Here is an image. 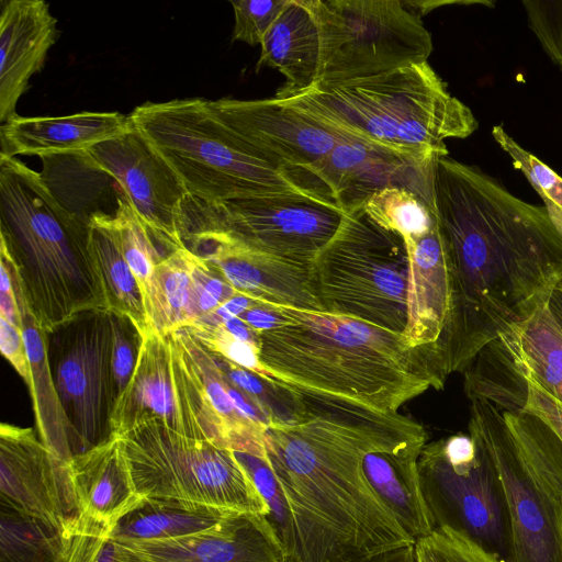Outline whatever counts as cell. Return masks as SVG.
I'll list each match as a JSON object with an SVG mask.
<instances>
[{
  "label": "cell",
  "instance_id": "6da1fadb",
  "mask_svg": "<svg viewBox=\"0 0 562 562\" xmlns=\"http://www.w3.org/2000/svg\"><path fill=\"white\" fill-rule=\"evenodd\" d=\"M432 206L450 278V307L438 344L447 378L548 304L562 282V235L544 206L525 202L476 166L439 156Z\"/></svg>",
  "mask_w": 562,
  "mask_h": 562
},
{
  "label": "cell",
  "instance_id": "7a4b0ae2",
  "mask_svg": "<svg viewBox=\"0 0 562 562\" xmlns=\"http://www.w3.org/2000/svg\"><path fill=\"white\" fill-rule=\"evenodd\" d=\"M295 389L306 420L268 428L265 442L293 517L290 562H368L415 544L369 483L363 458L376 448L427 440L425 428L398 412Z\"/></svg>",
  "mask_w": 562,
  "mask_h": 562
},
{
  "label": "cell",
  "instance_id": "3957f363",
  "mask_svg": "<svg viewBox=\"0 0 562 562\" xmlns=\"http://www.w3.org/2000/svg\"><path fill=\"white\" fill-rule=\"evenodd\" d=\"M281 308L290 322L259 335L260 362L281 382L386 413L445 384L431 356L401 334L347 316Z\"/></svg>",
  "mask_w": 562,
  "mask_h": 562
},
{
  "label": "cell",
  "instance_id": "277c9868",
  "mask_svg": "<svg viewBox=\"0 0 562 562\" xmlns=\"http://www.w3.org/2000/svg\"><path fill=\"white\" fill-rule=\"evenodd\" d=\"M0 239L45 333L83 311L106 308L89 250V225L58 203L40 172L3 155Z\"/></svg>",
  "mask_w": 562,
  "mask_h": 562
},
{
  "label": "cell",
  "instance_id": "5b68a950",
  "mask_svg": "<svg viewBox=\"0 0 562 562\" xmlns=\"http://www.w3.org/2000/svg\"><path fill=\"white\" fill-rule=\"evenodd\" d=\"M278 100L338 133L423 160L448 155L447 138H465L479 127L471 109L449 92L428 61L317 83Z\"/></svg>",
  "mask_w": 562,
  "mask_h": 562
},
{
  "label": "cell",
  "instance_id": "8992f818",
  "mask_svg": "<svg viewBox=\"0 0 562 562\" xmlns=\"http://www.w3.org/2000/svg\"><path fill=\"white\" fill-rule=\"evenodd\" d=\"M469 427L497 470L512 529L510 562H562V440L539 416L471 401Z\"/></svg>",
  "mask_w": 562,
  "mask_h": 562
},
{
  "label": "cell",
  "instance_id": "52a82bcc",
  "mask_svg": "<svg viewBox=\"0 0 562 562\" xmlns=\"http://www.w3.org/2000/svg\"><path fill=\"white\" fill-rule=\"evenodd\" d=\"M128 117L196 200L216 203L303 190L225 125L206 99L145 102Z\"/></svg>",
  "mask_w": 562,
  "mask_h": 562
},
{
  "label": "cell",
  "instance_id": "ba28073f",
  "mask_svg": "<svg viewBox=\"0 0 562 562\" xmlns=\"http://www.w3.org/2000/svg\"><path fill=\"white\" fill-rule=\"evenodd\" d=\"M312 271L326 313L404 334L409 257L401 234L381 227L362 209L346 214Z\"/></svg>",
  "mask_w": 562,
  "mask_h": 562
},
{
  "label": "cell",
  "instance_id": "9c48e42d",
  "mask_svg": "<svg viewBox=\"0 0 562 562\" xmlns=\"http://www.w3.org/2000/svg\"><path fill=\"white\" fill-rule=\"evenodd\" d=\"M116 437L142 498H175L268 518L267 504L234 451L157 418Z\"/></svg>",
  "mask_w": 562,
  "mask_h": 562
},
{
  "label": "cell",
  "instance_id": "30bf717a",
  "mask_svg": "<svg viewBox=\"0 0 562 562\" xmlns=\"http://www.w3.org/2000/svg\"><path fill=\"white\" fill-rule=\"evenodd\" d=\"M305 2L319 32L317 83L347 82L385 74L425 63L432 52L431 35L416 1Z\"/></svg>",
  "mask_w": 562,
  "mask_h": 562
},
{
  "label": "cell",
  "instance_id": "8fae6325",
  "mask_svg": "<svg viewBox=\"0 0 562 562\" xmlns=\"http://www.w3.org/2000/svg\"><path fill=\"white\" fill-rule=\"evenodd\" d=\"M426 443L418 458L422 495L432 529L458 531L510 562L512 529L503 486L479 434L468 427Z\"/></svg>",
  "mask_w": 562,
  "mask_h": 562
},
{
  "label": "cell",
  "instance_id": "7c38bea8",
  "mask_svg": "<svg viewBox=\"0 0 562 562\" xmlns=\"http://www.w3.org/2000/svg\"><path fill=\"white\" fill-rule=\"evenodd\" d=\"M345 214L331 201L303 190L205 203L188 196L182 237L223 234L238 245L274 258L312 265Z\"/></svg>",
  "mask_w": 562,
  "mask_h": 562
},
{
  "label": "cell",
  "instance_id": "4fadbf2b",
  "mask_svg": "<svg viewBox=\"0 0 562 562\" xmlns=\"http://www.w3.org/2000/svg\"><path fill=\"white\" fill-rule=\"evenodd\" d=\"M46 340L54 385L81 454L113 437L111 416L119 393L111 366L110 311H83L46 333Z\"/></svg>",
  "mask_w": 562,
  "mask_h": 562
},
{
  "label": "cell",
  "instance_id": "5bb4252c",
  "mask_svg": "<svg viewBox=\"0 0 562 562\" xmlns=\"http://www.w3.org/2000/svg\"><path fill=\"white\" fill-rule=\"evenodd\" d=\"M436 158L417 159L346 137L325 158L301 170L296 182L305 191L334 202L345 215L362 209L373 194L391 187L407 189L432 205Z\"/></svg>",
  "mask_w": 562,
  "mask_h": 562
},
{
  "label": "cell",
  "instance_id": "9a60e30c",
  "mask_svg": "<svg viewBox=\"0 0 562 562\" xmlns=\"http://www.w3.org/2000/svg\"><path fill=\"white\" fill-rule=\"evenodd\" d=\"M0 502L71 536L80 518L69 462L32 428L0 426Z\"/></svg>",
  "mask_w": 562,
  "mask_h": 562
},
{
  "label": "cell",
  "instance_id": "2e32d148",
  "mask_svg": "<svg viewBox=\"0 0 562 562\" xmlns=\"http://www.w3.org/2000/svg\"><path fill=\"white\" fill-rule=\"evenodd\" d=\"M121 186L153 237L169 254L184 248L182 213L189 196L171 167L134 128L87 150Z\"/></svg>",
  "mask_w": 562,
  "mask_h": 562
},
{
  "label": "cell",
  "instance_id": "e0dca14e",
  "mask_svg": "<svg viewBox=\"0 0 562 562\" xmlns=\"http://www.w3.org/2000/svg\"><path fill=\"white\" fill-rule=\"evenodd\" d=\"M209 106L254 151L296 184L301 170L325 158L344 138L351 137L276 98H221L209 100Z\"/></svg>",
  "mask_w": 562,
  "mask_h": 562
},
{
  "label": "cell",
  "instance_id": "ac0fdd59",
  "mask_svg": "<svg viewBox=\"0 0 562 562\" xmlns=\"http://www.w3.org/2000/svg\"><path fill=\"white\" fill-rule=\"evenodd\" d=\"M169 335L176 384L194 434L222 448L266 458L267 430L238 411L213 353L187 328Z\"/></svg>",
  "mask_w": 562,
  "mask_h": 562
},
{
  "label": "cell",
  "instance_id": "d6986e66",
  "mask_svg": "<svg viewBox=\"0 0 562 562\" xmlns=\"http://www.w3.org/2000/svg\"><path fill=\"white\" fill-rule=\"evenodd\" d=\"M186 247L217 269L240 294L258 302L302 311L325 312L312 265L245 248L223 234H200Z\"/></svg>",
  "mask_w": 562,
  "mask_h": 562
},
{
  "label": "cell",
  "instance_id": "ffe728a7",
  "mask_svg": "<svg viewBox=\"0 0 562 562\" xmlns=\"http://www.w3.org/2000/svg\"><path fill=\"white\" fill-rule=\"evenodd\" d=\"M119 542L124 562H289L271 522L252 513L231 512L214 527L186 537Z\"/></svg>",
  "mask_w": 562,
  "mask_h": 562
},
{
  "label": "cell",
  "instance_id": "44dd1931",
  "mask_svg": "<svg viewBox=\"0 0 562 562\" xmlns=\"http://www.w3.org/2000/svg\"><path fill=\"white\" fill-rule=\"evenodd\" d=\"M59 35L44 0L2 1L0 13V122L16 119L19 99L45 65Z\"/></svg>",
  "mask_w": 562,
  "mask_h": 562
},
{
  "label": "cell",
  "instance_id": "7402d4cb",
  "mask_svg": "<svg viewBox=\"0 0 562 562\" xmlns=\"http://www.w3.org/2000/svg\"><path fill=\"white\" fill-rule=\"evenodd\" d=\"M142 336L137 364L111 416L113 436L126 432L144 419L157 418L178 432L198 437L176 384L170 335L148 329Z\"/></svg>",
  "mask_w": 562,
  "mask_h": 562
},
{
  "label": "cell",
  "instance_id": "603a6c76",
  "mask_svg": "<svg viewBox=\"0 0 562 562\" xmlns=\"http://www.w3.org/2000/svg\"><path fill=\"white\" fill-rule=\"evenodd\" d=\"M404 239L409 257V277L408 321L403 336L412 348L427 351L443 376L438 360V344L449 314L450 278L437 221L426 233Z\"/></svg>",
  "mask_w": 562,
  "mask_h": 562
},
{
  "label": "cell",
  "instance_id": "cb8c5ba5",
  "mask_svg": "<svg viewBox=\"0 0 562 562\" xmlns=\"http://www.w3.org/2000/svg\"><path fill=\"white\" fill-rule=\"evenodd\" d=\"M133 127L120 112H79L65 116L16 119L0 127V155H37L86 151L119 137Z\"/></svg>",
  "mask_w": 562,
  "mask_h": 562
},
{
  "label": "cell",
  "instance_id": "d4e9b609",
  "mask_svg": "<svg viewBox=\"0 0 562 562\" xmlns=\"http://www.w3.org/2000/svg\"><path fill=\"white\" fill-rule=\"evenodd\" d=\"M0 256L9 266L20 312V325L31 370V382L27 386L33 403L38 438L58 458L69 462L78 456V450L71 426L54 385L47 353L46 333L38 324L29 304L18 268L2 239H0Z\"/></svg>",
  "mask_w": 562,
  "mask_h": 562
},
{
  "label": "cell",
  "instance_id": "484cf974",
  "mask_svg": "<svg viewBox=\"0 0 562 562\" xmlns=\"http://www.w3.org/2000/svg\"><path fill=\"white\" fill-rule=\"evenodd\" d=\"M260 46L256 70L271 67L285 78L274 98L300 94L318 82L319 32L305 0L288 1Z\"/></svg>",
  "mask_w": 562,
  "mask_h": 562
},
{
  "label": "cell",
  "instance_id": "4316f807",
  "mask_svg": "<svg viewBox=\"0 0 562 562\" xmlns=\"http://www.w3.org/2000/svg\"><path fill=\"white\" fill-rule=\"evenodd\" d=\"M427 440L407 441L369 451L364 474L385 506L415 543L434 529L422 495L418 458Z\"/></svg>",
  "mask_w": 562,
  "mask_h": 562
},
{
  "label": "cell",
  "instance_id": "83f0119b",
  "mask_svg": "<svg viewBox=\"0 0 562 562\" xmlns=\"http://www.w3.org/2000/svg\"><path fill=\"white\" fill-rule=\"evenodd\" d=\"M69 465L85 516L113 528L142 499L116 436L76 456Z\"/></svg>",
  "mask_w": 562,
  "mask_h": 562
},
{
  "label": "cell",
  "instance_id": "f1b7e54d",
  "mask_svg": "<svg viewBox=\"0 0 562 562\" xmlns=\"http://www.w3.org/2000/svg\"><path fill=\"white\" fill-rule=\"evenodd\" d=\"M41 160L40 173L47 189L86 225L95 215L114 217L120 203L127 201L120 183L87 150L46 155Z\"/></svg>",
  "mask_w": 562,
  "mask_h": 562
},
{
  "label": "cell",
  "instance_id": "f546056e",
  "mask_svg": "<svg viewBox=\"0 0 562 562\" xmlns=\"http://www.w3.org/2000/svg\"><path fill=\"white\" fill-rule=\"evenodd\" d=\"M498 337L527 383L562 403V329L548 304Z\"/></svg>",
  "mask_w": 562,
  "mask_h": 562
},
{
  "label": "cell",
  "instance_id": "4dcf8cb0",
  "mask_svg": "<svg viewBox=\"0 0 562 562\" xmlns=\"http://www.w3.org/2000/svg\"><path fill=\"white\" fill-rule=\"evenodd\" d=\"M232 510L175 498L143 497L113 526L119 541L167 540L207 530Z\"/></svg>",
  "mask_w": 562,
  "mask_h": 562
},
{
  "label": "cell",
  "instance_id": "1f68e13d",
  "mask_svg": "<svg viewBox=\"0 0 562 562\" xmlns=\"http://www.w3.org/2000/svg\"><path fill=\"white\" fill-rule=\"evenodd\" d=\"M89 250L109 311L127 315L142 335L148 330L140 288L119 239L113 216L95 215L89 224Z\"/></svg>",
  "mask_w": 562,
  "mask_h": 562
},
{
  "label": "cell",
  "instance_id": "d6a6232c",
  "mask_svg": "<svg viewBox=\"0 0 562 562\" xmlns=\"http://www.w3.org/2000/svg\"><path fill=\"white\" fill-rule=\"evenodd\" d=\"M198 256L180 248L155 268L143 295L147 327L167 336L190 325L192 274Z\"/></svg>",
  "mask_w": 562,
  "mask_h": 562
},
{
  "label": "cell",
  "instance_id": "836d02e7",
  "mask_svg": "<svg viewBox=\"0 0 562 562\" xmlns=\"http://www.w3.org/2000/svg\"><path fill=\"white\" fill-rule=\"evenodd\" d=\"M70 537L0 502V562H65Z\"/></svg>",
  "mask_w": 562,
  "mask_h": 562
},
{
  "label": "cell",
  "instance_id": "e575fe53",
  "mask_svg": "<svg viewBox=\"0 0 562 562\" xmlns=\"http://www.w3.org/2000/svg\"><path fill=\"white\" fill-rule=\"evenodd\" d=\"M213 356L225 375L259 404L272 426H292L306 420L305 406L295 387L246 370L220 355Z\"/></svg>",
  "mask_w": 562,
  "mask_h": 562
},
{
  "label": "cell",
  "instance_id": "d590c367",
  "mask_svg": "<svg viewBox=\"0 0 562 562\" xmlns=\"http://www.w3.org/2000/svg\"><path fill=\"white\" fill-rule=\"evenodd\" d=\"M366 214L381 227L404 238L422 235L436 222L434 206L414 192L398 187L383 189L362 206Z\"/></svg>",
  "mask_w": 562,
  "mask_h": 562
},
{
  "label": "cell",
  "instance_id": "8d00e7d4",
  "mask_svg": "<svg viewBox=\"0 0 562 562\" xmlns=\"http://www.w3.org/2000/svg\"><path fill=\"white\" fill-rule=\"evenodd\" d=\"M123 255L145 294L156 266L166 257L148 227L127 201H122L113 217Z\"/></svg>",
  "mask_w": 562,
  "mask_h": 562
},
{
  "label": "cell",
  "instance_id": "74e56055",
  "mask_svg": "<svg viewBox=\"0 0 562 562\" xmlns=\"http://www.w3.org/2000/svg\"><path fill=\"white\" fill-rule=\"evenodd\" d=\"M492 135L501 148L512 158L531 187L544 202L547 213L562 235V177L536 156L524 149L502 125L492 128Z\"/></svg>",
  "mask_w": 562,
  "mask_h": 562
},
{
  "label": "cell",
  "instance_id": "f35d334b",
  "mask_svg": "<svg viewBox=\"0 0 562 562\" xmlns=\"http://www.w3.org/2000/svg\"><path fill=\"white\" fill-rule=\"evenodd\" d=\"M234 454L267 504L268 520L283 543L290 562L295 546L294 522L286 497L276 474L263 457L238 451H234Z\"/></svg>",
  "mask_w": 562,
  "mask_h": 562
},
{
  "label": "cell",
  "instance_id": "ab89813d",
  "mask_svg": "<svg viewBox=\"0 0 562 562\" xmlns=\"http://www.w3.org/2000/svg\"><path fill=\"white\" fill-rule=\"evenodd\" d=\"M415 550L417 562H505L450 528L435 529Z\"/></svg>",
  "mask_w": 562,
  "mask_h": 562
},
{
  "label": "cell",
  "instance_id": "60d3db41",
  "mask_svg": "<svg viewBox=\"0 0 562 562\" xmlns=\"http://www.w3.org/2000/svg\"><path fill=\"white\" fill-rule=\"evenodd\" d=\"M111 530L112 527L81 515L65 562H124L121 544Z\"/></svg>",
  "mask_w": 562,
  "mask_h": 562
},
{
  "label": "cell",
  "instance_id": "b9f144b4",
  "mask_svg": "<svg viewBox=\"0 0 562 562\" xmlns=\"http://www.w3.org/2000/svg\"><path fill=\"white\" fill-rule=\"evenodd\" d=\"M112 344L111 366L119 396L127 386L138 361L143 336L135 323L127 316L110 311Z\"/></svg>",
  "mask_w": 562,
  "mask_h": 562
},
{
  "label": "cell",
  "instance_id": "7bdbcfd3",
  "mask_svg": "<svg viewBox=\"0 0 562 562\" xmlns=\"http://www.w3.org/2000/svg\"><path fill=\"white\" fill-rule=\"evenodd\" d=\"M209 351L265 376H271L259 359V348L231 335L223 326L194 324L186 327Z\"/></svg>",
  "mask_w": 562,
  "mask_h": 562
},
{
  "label": "cell",
  "instance_id": "ee69618b",
  "mask_svg": "<svg viewBox=\"0 0 562 562\" xmlns=\"http://www.w3.org/2000/svg\"><path fill=\"white\" fill-rule=\"evenodd\" d=\"M289 0L229 1L235 16L232 42L260 45L265 35L280 15Z\"/></svg>",
  "mask_w": 562,
  "mask_h": 562
},
{
  "label": "cell",
  "instance_id": "f6af8a7d",
  "mask_svg": "<svg viewBox=\"0 0 562 562\" xmlns=\"http://www.w3.org/2000/svg\"><path fill=\"white\" fill-rule=\"evenodd\" d=\"M236 294L238 292L227 282L222 273L198 256L192 274L189 326L214 312Z\"/></svg>",
  "mask_w": 562,
  "mask_h": 562
},
{
  "label": "cell",
  "instance_id": "bcb514c9",
  "mask_svg": "<svg viewBox=\"0 0 562 562\" xmlns=\"http://www.w3.org/2000/svg\"><path fill=\"white\" fill-rule=\"evenodd\" d=\"M528 25L551 61L562 70V1L524 0Z\"/></svg>",
  "mask_w": 562,
  "mask_h": 562
},
{
  "label": "cell",
  "instance_id": "7dc6e473",
  "mask_svg": "<svg viewBox=\"0 0 562 562\" xmlns=\"http://www.w3.org/2000/svg\"><path fill=\"white\" fill-rule=\"evenodd\" d=\"M0 350L29 385L31 370L21 327L0 317Z\"/></svg>",
  "mask_w": 562,
  "mask_h": 562
},
{
  "label": "cell",
  "instance_id": "c3c4849f",
  "mask_svg": "<svg viewBox=\"0 0 562 562\" xmlns=\"http://www.w3.org/2000/svg\"><path fill=\"white\" fill-rule=\"evenodd\" d=\"M525 412L547 422L562 440V403L537 386L529 385Z\"/></svg>",
  "mask_w": 562,
  "mask_h": 562
},
{
  "label": "cell",
  "instance_id": "681fc988",
  "mask_svg": "<svg viewBox=\"0 0 562 562\" xmlns=\"http://www.w3.org/2000/svg\"><path fill=\"white\" fill-rule=\"evenodd\" d=\"M238 317L258 333L281 327L290 322L281 306L262 302H256Z\"/></svg>",
  "mask_w": 562,
  "mask_h": 562
},
{
  "label": "cell",
  "instance_id": "f907efd6",
  "mask_svg": "<svg viewBox=\"0 0 562 562\" xmlns=\"http://www.w3.org/2000/svg\"><path fill=\"white\" fill-rule=\"evenodd\" d=\"M256 300H252L246 295L240 293L236 294L227 302L217 307L214 312L201 318L194 324H204L211 326L222 325L235 317L240 316L246 310H248L252 304H255ZM193 324V325H194ZM192 326V325H191Z\"/></svg>",
  "mask_w": 562,
  "mask_h": 562
},
{
  "label": "cell",
  "instance_id": "816d5d0a",
  "mask_svg": "<svg viewBox=\"0 0 562 562\" xmlns=\"http://www.w3.org/2000/svg\"><path fill=\"white\" fill-rule=\"evenodd\" d=\"M221 326H223L235 338L240 339L246 342H249L251 345H255L259 348L260 333L252 329L240 317H235V318L222 324Z\"/></svg>",
  "mask_w": 562,
  "mask_h": 562
},
{
  "label": "cell",
  "instance_id": "f5cc1de1",
  "mask_svg": "<svg viewBox=\"0 0 562 562\" xmlns=\"http://www.w3.org/2000/svg\"><path fill=\"white\" fill-rule=\"evenodd\" d=\"M368 562H417L415 544L384 552Z\"/></svg>",
  "mask_w": 562,
  "mask_h": 562
},
{
  "label": "cell",
  "instance_id": "db71d44e",
  "mask_svg": "<svg viewBox=\"0 0 562 562\" xmlns=\"http://www.w3.org/2000/svg\"><path fill=\"white\" fill-rule=\"evenodd\" d=\"M548 307L562 329V282L553 289L548 301Z\"/></svg>",
  "mask_w": 562,
  "mask_h": 562
}]
</instances>
